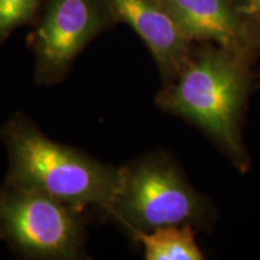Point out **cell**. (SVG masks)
<instances>
[{
	"label": "cell",
	"mask_w": 260,
	"mask_h": 260,
	"mask_svg": "<svg viewBox=\"0 0 260 260\" xmlns=\"http://www.w3.org/2000/svg\"><path fill=\"white\" fill-rule=\"evenodd\" d=\"M2 138L10 158L4 184L41 191L81 212L88 207L106 216L111 212L124 168L109 167L58 144L19 113L5 123Z\"/></svg>",
	"instance_id": "6da1fadb"
},
{
	"label": "cell",
	"mask_w": 260,
	"mask_h": 260,
	"mask_svg": "<svg viewBox=\"0 0 260 260\" xmlns=\"http://www.w3.org/2000/svg\"><path fill=\"white\" fill-rule=\"evenodd\" d=\"M247 89L240 54L205 48L191 54L178 76L159 93L161 109L183 117L209 134L234 158H241L239 119Z\"/></svg>",
	"instance_id": "7a4b0ae2"
},
{
	"label": "cell",
	"mask_w": 260,
	"mask_h": 260,
	"mask_svg": "<svg viewBox=\"0 0 260 260\" xmlns=\"http://www.w3.org/2000/svg\"><path fill=\"white\" fill-rule=\"evenodd\" d=\"M82 213L41 191L0 187V239L25 256L67 260L81 255Z\"/></svg>",
	"instance_id": "3957f363"
},
{
	"label": "cell",
	"mask_w": 260,
	"mask_h": 260,
	"mask_svg": "<svg viewBox=\"0 0 260 260\" xmlns=\"http://www.w3.org/2000/svg\"><path fill=\"white\" fill-rule=\"evenodd\" d=\"M124 180L109 216L130 233L199 222L205 205L170 161L146 159L124 168Z\"/></svg>",
	"instance_id": "277c9868"
},
{
	"label": "cell",
	"mask_w": 260,
	"mask_h": 260,
	"mask_svg": "<svg viewBox=\"0 0 260 260\" xmlns=\"http://www.w3.org/2000/svg\"><path fill=\"white\" fill-rule=\"evenodd\" d=\"M28 44L35 79L57 83L93 39L117 23L106 0H46Z\"/></svg>",
	"instance_id": "5b68a950"
},
{
	"label": "cell",
	"mask_w": 260,
	"mask_h": 260,
	"mask_svg": "<svg viewBox=\"0 0 260 260\" xmlns=\"http://www.w3.org/2000/svg\"><path fill=\"white\" fill-rule=\"evenodd\" d=\"M117 23L128 24L157 61L167 83L190 59V41L175 24L160 0H106Z\"/></svg>",
	"instance_id": "8992f818"
},
{
	"label": "cell",
	"mask_w": 260,
	"mask_h": 260,
	"mask_svg": "<svg viewBox=\"0 0 260 260\" xmlns=\"http://www.w3.org/2000/svg\"><path fill=\"white\" fill-rule=\"evenodd\" d=\"M182 34L191 41H212L240 54L245 31L228 0H160Z\"/></svg>",
	"instance_id": "52a82bcc"
},
{
	"label": "cell",
	"mask_w": 260,
	"mask_h": 260,
	"mask_svg": "<svg viewBox=\"0 0 260 260\" xmlns=\"http://www.w3.org/2000/svg\"><path fill=\"white\" fill-rule=\"evenodd\" d=\"M144 246L147 260H201L203 252L195 242L191 224L168 225L151 232L132 234Z\"/></svg>",
	"instance_id": "ba28073f"
},
{
	"label": "cell",
	"mask_w": 260,
	"mask_h": 260,
	"mask_svg": "<svg viewBox=\"0 0 260 260\" xmlns=\"http://www.w3.org/2000/svg\"><path fill=\"white\" fill-rule=\"evenodd\" d=\"M45 0H0V45L16 29L34 21Z\"/></svg>",
	"instance_id": "9c48e42d"
},
{
	"label": "cell",
	"mask_w": 260,
	"mask_h": 260,
	"mask_svg": "<svg viewBox=\"0 0 260 260\" xmlns=\"http://www.w3.org/2000/svg\"><path fill=\"white\" fill-rule=\"evenodd\" d=\"M242 9L247 15L260 16V0H245Z\"/></svg>",
	"instance_id": "30bf717a"
}]
</instances>
